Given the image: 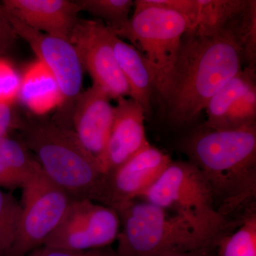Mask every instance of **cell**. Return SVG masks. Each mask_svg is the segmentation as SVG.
Here are the masks:
<instances>
[{"label":"cell","mask_w":256,"mask_h":256,"mask_svg":"<svg viewBox=\"0 0 256 256\" xmlns=\"http://www.w3.org/2000/svg\"><path fill=\"white\" fill-rule=\"evenodd\" d=\"M120 230L114 208L89 200H73L43 246L70 250L110 246Z\"/></svg>","instance_id":"obj_9"},{"label":"cell","mask_w":256,"mask_h":256,"mask_svg":"<svg viewBox=\"0 0 256 256\" xmlns=\"http://www.w3.org/2000/svg\"><path fill=\"white\" fill-rule=\"evenodd\" d=\"M80 11L86 12L105 22L111 31L122 30L129 22V15L134 6L132 0H76Z\"/></svg>","instance_id":"obj_21"},{"label":"cell","mask_w":256,"mask_h":256,"mask_svg":"<svg viewBox=\"0 0 256 256\" xmlns=\"http://www.w3.org/2000/svg\"><path fill=\"white\" fill-rule=\"evenodd\" d=\"M112 44L116 62L129 86L130 98L142 106L146 114H149L152 95L156 90L154 77L149 64L136 47L114 32Z\"/></svg>","instance_id":"obj_15"},{"label":"cell","mask_w":256,"mask_h":256,"mask_svg":"<svg viewBox=\"0 0 256 256\" xmlns=\"http://www.w3.org/2000/svg\"><path fill=\"white\" fill-rule=\"evenodd\" d=\"M215 248H207L192 252H166L158 256H216L213 254Z\"/></svg>","instance_id":"obj_30"},{"label":"cell","mask_w":256,"mask_h":256,"mask_svg":"<svg viewBox=\"0 0 256 256\" xmlns=\"http://www.w3.org/2000/svg\"><path fill=\"white\" fill-rule=\"evenodd\" d=\"M248 68L256 70V1L252 0V6L242 26L239 40Z\"/></svg>","instance_id":"obj_25"},{"label":"cell","mask_w":256,"mask_h":256,"mask_svg":"<svg viewBox=\"0 0 256 256\" xmlns=\"http://www.w3.org/2000/svg\"><path fill=\"white\" fill-rule=\"evenodd\" d=\"M21 120L15 116L12 105L0 104V138L10 136L13 130H18Z\"/></svg>","instance_id":"obj_29"},{"label":"cell","mask_w":256,"mask_h":256,"mask_svg":"<svg viewBox=\"0 0 256 256\" xmlns=\"http://www.w3.org/2000/svg\"><path fill=\"white\" fill-rule=\"evenodd\" d=\"M149 4L162 6L173 10L186 16L191 23L192 28L196 25L198 12V0H146Z\"/></svg>","instance_id":"obj_27"},{"label":"cell","mask_w":256,"mask_h":256,"mask_svg":"<svg viewBox=\"0 0 256 256\" xmlns=\"http://www.w3.org/2000/svg\"><path fill=\"white\" fill-rule=\"evenodd\" d=\"M6 14L16 35L28 42L56 82L62 102L54 120L70 128L74 104L82 92L84 70L76 50L70 40L36 31Z\"/></svg>","instance_id":"obj_8"},{"label":"cell","mask_w":256,"mask_h":256,"mask_svg":"<svg viewBox=\"0 0 256 256\" xmlns=\"http://www.w3.org/2000/svg\"><path fill=\"white\" fill-rule=\"evenodd\" d=\"M22 76L11 62L0 56V104L13 105L18 100Z\"/></svg>","instance_id":"obj_24"},{"label":"cell","mask_w":256,"mask_h":256,"mask_svg":"<svg viewBox=\"0 0 256 256\" xmlns=\"http://www.w3.org/2000/svg\"><path fill=\"white\" fill-rule=\"evenodd\" d=\"M22 141L48 178L74 200L100 203L106 174L73 130L52 120H22Z\"/></svg>","instance_id":"obj_3"},{"label":"cell","mask_w":256,"mask_h":256,"mask_svg":"<svg viewBox=\"0 0 256 256\" xmlns=\"http://www.w3.org/2000/svg\"><path fill=\"white\" fill-rule=\"evenodd\" d=\"M256 120V84L234 102L218 130H232L254 126Z\"/></svg>","instance_id":"obj_23"},{"label":"cell","mask_w":256,"mask_h":256,"mask_svg":"<svg viewBox=\"0 0 256 256\" xmlns=\"http://www.w3.org/2000/svg\"><path fill=\"white\" fill-rule=\"evenodd\" d=\"M25 256H118L110 246L88 250H70L66 249L42 246L37 248Z\"/></svg>","instance_id":"obj_26"},{"label":"cell","mask_w":256,"mask_h":256,"mask_svg":"<svg viewBox=\"0 0 256 256\" xmlns=\"http://www.w3.org/2000/svg\"><path fill=\"white\" fill-rule=\"evenodd\" d=\"M217 256H256V206L246 210L236 229L217 242Z\"/></svg>","instance_id":"obj_20"},{"label":"cell","mask_w":256,"mask_h":256,"mask_svg":"<svg viewBox=\"0 0 256 256\" xmlns=\"http://www.w3.org/2000/svg\"><path fill=\"white\" fill-rule=\"evenodd\" d=\"M194 30L198 34L214 36L229 32L237 38L250 0H198Z\"/></svg>","instance_id":"obj_16"},{"label":"cell","mask_w":256,"mask_h":256,"mask_svg":"<svg viewBox=\"0 0 256 256\" xmlns=\"http://www.w3.org/2000/svg\"><path fill=\"white\" fill-rule=\"evenodd\" d=\"M256 84V70L246 67L210 98L206 108L207 120L204 127L218 130L229 109L242 94Z\"/></svg>","instance_id":"obj_19"},{"label":"cell","mask_w":256,"mask_h":256,"mask_svg":"<svg viewBox=\"0 0 256 256\" xmlns=\"http://www.w3.org/2000/svg\"><path fill=\"white\" fill-rule=\"evenodd\" d=\"M172 160L150 144L105 176L100 204L114 207L139 198L161 175Z\"/></svg>","instance_id":"obj_11"},{"label":"cell","mask_w":256,"mask_h":256,"mask_svg":"<svg viewBox=\"0 0 256 256\" xmlns=\"http://www.w3.org/2000/svg\"><path fill=\"white\" fill-rule=\"evenodd\" d=\"M21 214V204L11 194L0 190V256H10Z\"/></svg>","instance_id":"obj_22"},{"label":"cell","mask_w":256,"mask_h":256,"mask_svg":"<svg viewBox=\"0 0 256 256\" xmlns=\"http://www.w3.org/2000/svg\"><path fill=\"white\" fill-rule=\"evenodd\" d=\"M42 170L22 140L0 138V188H22Z\"/></svg>","instance_id":"obj_17"},{"label":"cell","mask_w":256,"mask_h":256,"mask_svg":"<svg viewBox=\"0 0 256 256\" xmlns=\"http://www.w3.org/2000/svg\"><path fill=\"white\" fill-rule=\"evenodd\" d=\"M114 32L100 20H78L69 37L92 85L100 88L110 99L130 97V88L114 57Z\"/></svg>","instance_id":"obj_10"},{"label":"cell","mask_w":256,"mask_h":256,"mask_svg":"<svg viewBox=\"0 0 256 256\" xmlns=\"http://www.w3.org/2000/svg\"><path fill=\"white\" fill-rule=\"evenodd\" d=\"M139 200L182 216L218 238L232 232L240 222L227 220L218 213L208 183L188 160L172 161Z\"/></svg>","instance_id":"obj_6"},{"label":"cell","mask_w":256,"mask_h":256,"mask_svg":"<svg viewBox=\"0 0 256 256\" xmlns=\"http://www.w3.org/2000/svg\"><path fill=\"white\" fill-rule=\"evenodd\" d=\"M178 146L201 172L220 215L234 220V215L256 206V124L232 130L203 126Z\"/></svg>","instance_id":"obj_2"},{"label":"cell","mask_w":256,"mask_h":256,"mask_svg":"<svg viewBox=\"0 0 256 256\" xmlns=\"http://www.w3.org/2000/svg\"><path fill=\"white\" fill-rule=\"evenodd\" d=\"M114 108L108 95L95 85L80 92L74 104L70 128L99 166L112 127Z\"/></svg>","instance_id":"obj_13"},{"label":"cell","mask_w":256,"mask_h":256,"mask_svg":"<svg viewBox=\"0 0 256 256\" xmlns=\"http://www.w3.org/2000/svg\"><path fill=\"white\" fill-rule=\"evenodd\" d=\"M120 230L118 256H158L214 248L220 238L182 216L136 200L114 207Z\"/></svg>","instance_id":"obj_4"},{"label":"cell","mask_w":256,"mask_h":256,"mask_svg":"<svg viewBox=\"0 0 256 256\" xmlns=\"http://www.w3.org/2000/svg\"><path fill=\"white\" fill-rule=\"evenodd\" d=\"M242 47L232 33L204 36L188 30L163 100L170 124L176 129L194 124L210 98L242 70Z\"/></svg>","instance_id":"obj_1"},{"label":"cell","mask_w":256,"mask_h":256,"mask_svg":"<svg viewBox=\"0 0 256 256\" xmlns=\"http://www.w3.org/2000/svg\"><path fill=\"white\" fill-rule=\"evenodd\" d=\"M146 116L142 106L132 98L117 100L110 134L99 162L104 174L114 171L150 144L144 128Z\"/></svg>","instance_id":"obj_12"},{"label":"cell","mask_w":256,"mask_h":256,"mask_svg":"<svg viewBox=\"0 0 256 256\" xmlns=\"http://www.w3.org/2000/svg\"><path fill=\"white\" fill-rule=\"evenodd\" d=\"M18 99L37 114H46L62 102L60 88L48 69L38 60L22 76Z\"/></svg>","instance_id":"obj_18"},{"label":"cell","mask_w":256,"mask_h":256,"mask_svg":"<svg viewBox=\"0 0 256 256\" xmlns=\"http://www.w3.org/2000/svg\"><path fill=\"white\" fill-rule=\"evenodd\" d=\"M134 2L132 16L126 26L114 34L120 38L129 40L142 54L154 75L156 92L163 101L182 40L191 30V23L184 15L149 4L146 0H136Z\"/></svg>","instance_id":"obj_5"},{"label":"cell","mask_w":256,"mask_h":256,"mask_svg":"<svg viewBox=\"0 0 256 256\" xmlns=\"http://www.w3.org/2000/svg\"><path fill=\"white\" fill-rule=\"evenodd\" d=\"M18 35L10 23L6 10L0 4V56H2L13 48L18 40Z\"/></svg>","instance_id":"obj_28"},{"label":"cell","mask_w":256,"mask_h":256,"mask_svg":"<svg viewBox=\"0 0 256 256\" xmlns=\"http://www.w3.org/2000/svg\"><path fill=\"white\" fill-rule=\"evenodd\" d=\"M8 14L36 31L69 40L80 12L69 0H4Z\"/></svg>","instance_id":"obj_14"},{"label":"cell","mask_w":256,"mask_h":256,"mask_svg":"<svg viewBox=\"0 0 256 256\" xmlns=\"http://www.w3.org/2000/svg\"><path fill=\"white\" fill-rule=\"evenodd\" d=\"M22 190L21 218L10 256H25L42 246L74 200L42 169Z\"/></svg>","instance_id":"obj_7"}]
</instances>
